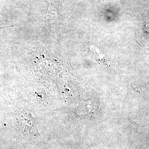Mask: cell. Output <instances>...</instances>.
Returning <instances> with one entry per match:
<instances>
[{
	"instance_id": "6da1fadb",
	"label": "cell",
	"mask_w": 149,
	"mask_h": 149,
	"mask_svg": "<svg viewBox=\"0 0 149 149\" xmlns=\"http://www.w3.org/2000/svg\"><path fill=\"white\" fill-rule=\"evenodd\" d=\"M132 88L134 91L136 92H138L140 93H141V89L140 87L137 85H133L132 86Z\"/></svg>"
}]
</instances>
